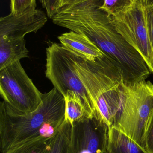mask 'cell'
Wrapping results in <instances>:
<instances>
[{"label": "cell", "instance_id": "6da1fadb", "mask_svg": "<svg viewBox=\"0 0 153 153\" xmlns=\"http://www.w3.org/2000/svg\"><path fill=\"white\" fill-rule=\"evenodd\" d=\"M102 2L89 0L62 7L52 18L53 22L88 37L120 69L125 82L146 80L152 72L140 54L117 31L109 15L100 9Z\"/></svg>", "mask_w": 153, "mask_h": 153}, {"label": "cell", "instance_id": "7a4b0ae2", "mask_svg": "<svg viewBox=\"0 0 153 153\" xmlns=\"http://www.w3.org/2000/svg\"><path fill=\"white\" fill-rule=\"evenodd\" d=\"M65 113L64 97L54 87L43 94L36 110L23 116L8 114L4 102H1V153L27 143L53 138L64 120Z\"/></svg>", "mask_w": 153, "mask_h": 153}, {"label": "cell", "instance_id": "3957f363", "mask_svg": "<svg viewBox=\"0 0 153 153\" xmlns=\"http://www.w3.org/2000/svg\"><path fill=\"white\" fill-rule=\"evenodd\" d=\"M76 70L96 115L111 126L119 110L122 72L106 54L94 61L77 56Z\"/></svg>", "mask_w": 153, "mask_h": 153}, {"label": "cell", "instance_id": "277c9868", "mask_svg": "<svg viewBox=\"0 0 153 153\" xmlns=\"http://www.w3.org/2000/svg\"><path fill=\"white\" fill-rule=\"evenodd\" d=\"M153 112V84L146 80L120 87V104L113 126L146 151V137Z\"/></svg>", "mask_w": 153, "mask_h": 153}, {"label": "cell", "instance_id": "5b68a950", "mask_svg": "<svg viewBox=\"0 0 153 153\" xmlns=\"http://www.w3.org/2000/svg\"><path fill=\"white\" fill-rule=\"evenodd\" d=\"M0 94L8 114L23 116L41 104V93L27 75L20 61L0 70Z\"/></svg>", "mask_w": 153, "mask_h": 153}, {"label": "cell", "instance_id": "8992f818", "mask_svg": "<svg viewBox=\"0 0 153 153\" xmlns=\"http://www.w3.org/2000/svg\"><path fill=\"white\" fill-rule=\"evenodd\" d=\"M77 56L61 45L52 43L46 48V76L64 97L68 91L74 92L81 100L91 117L96 115L92 102L76 70Z\"/></svg>", "mask_w": 153, "mask_h": 153}, {"label": "cell", "instance_id": "52a82bcc", "mask_svg": "<svg viewBox=\"0 0 153 153\" xmlns=\"http://www.w3.org/2000/svg\"><path fill=\"white\" fill-rule=\"evenodd\" d=\"M109 17L117 31L140 54L152 73L153 49L147 30L145 6L130 2Z\"/></svg>", "mask_w": 153, "mask_h": 153}, {"label": "cell", "instance_id": "ba28073f", "mask_svg": "<svg viewBox=\"0 0 153 153\" xmlns=\"http://www.w3.org/2000/svg\"><path fill=\"white\" fill-rule=\"evenodd\" d=\"M109 127L98 116L72 125L67 153H102L107 149Z\"/></svg>", "mask_w": 153, "mask_h": 153}, {"label": "cell", "instance_id": "9c48e42d", "mask_svg": "<svg viewBox=\"0 0 153 153\" xmlns=\"http://www.w3.org/2000/svg\"><path fill=\"white\" fill-rule=\"evenodd\" d=\"M47 21L44 12L36 10L20 15L10 13L0 19V38H22L36 33Z\"/></svg>", "mask_w": 153, "mask_h": 153}, {"label": "cell", "instance_id": "30bf717a", "mask_svg": "<svg viewBox=\"0 0 153 153\" xmlns=\"http://www.w3.org/2000/svg\"><path fill=\"white\" fill-rule=\"evenodd\" d=\"M61 45L78 57L94 61L105 54L85 35L71 31L58 37Z\"/></svg>", "mask_w": 153, "mask_h": 153}, {"label": "cell", "instance_id": "8fae6325", "mask_svg": "<svg viewBox=\"0 0 153 153\" xmlns=\"http://www.w3.org/2000/svg\"><path fill=\"white\" fill-rule=\"evenodd\" d=\"M28 53L24 38H0V70L28 57Z\"/></svg>", "mask_w": 153, "mask_h": 153}, {"label": "cell", "instance_id": "7c38bea8", "mask_svg": "<svg viewBox=\"0 0 153 153\" xmlns=\"http://www.w3.org/2000/svg\"><path fill=\"white\" fill-rule=\"evenodd\" d=\"M107 150L109 153H147L135 141L113 126L109 127Z\"/></svg>", "mask_w": 153, "mask_h": 153}, {"label": "cell", "instance_id": "4fadbf2b", "mask_svg": "<svg viewBox=\"0 0 153 153\" xmlns=\"http://www.w3.org/2000/svg\"><path fill=\"white\" fill-rule=\"evenodd\" d=\"M64 98L65 120L69 121L72 125L84 118L91 117L86 111L81 100L74 92L68 91Z\"/></svg>", "mask_w": 153, "mask_h": 153}, {"label": "cell", "instance_id": "5bb4252c", "mask_svg": "<svg viewBox=\"0 0 153 153\" xmlns=\"http://www.w3.org/2000/svg\"><path fill=\"white\" fill-rule=\"evenodd\" d=\"M72 125L64 120L53 138L49 153H67L71 138Z\"/></svg>", "mask_w": 153, "mask_h": 153}, {"label": "cell", "instance_id": "9a60e30c", "mask_svg": "<svg viewBox=\"0 0 153 153\" xmlns=\"http://www.w3.org/2000/svg\"><path fill=\"white\" fill-rule=\"evenodd\" d=\"M54 137L47 140L24 144L12 148L5 153H49Z\"/></svg>", "mask_w": 153, "mask_h": 153}, {"label": "cell", "instance_id": "2e32d148", "mask_svg": "<svg viewBox=\"0 0 153 153\" xmlns=\"http://www.w3.org/2000/svg\"><path fill=\"white\" fill-rule=\"evenodd\" d=\"M11 13L20 15L36 10V0H10Z\"/></svg>", "mask_w": 153, "mask_h": 153}, {"label": "cell", "instance_id": "e0dca14e", "mask_svg": "<svg viewBox=\"0 0 153 153\" xmlns=\"http://www.w3.org/2000/svg\"><path fill=\"white\" fill-rule=\"evenodd\" d=\"M130 2V0H102L99 8L109 16H111Z\"/></svg>", "mask_w": 153, "mask_h": 153}, {"label": "cell", "instance_id": "ac0fdd59", "mask_svg": "<svg viewBox=\"0 0 153 153\" xmlns=\"http://www.w3.org/2000/svg\"><path fill=\"white\" fill-rule=\"evenodd\" d=\"M46 11L48 17L52 19L61 8V0H39Z\"/></svg>", "mask_w": 153, "mask_h": 153}, {"label": "cell", "instance_id": "d6986e66", "mask_svg": "<svg viewBox=\"0 0 153 153\" xmlns=\"http://www.w3.org/2000/svg\"><path fill=\"white\" fill-rule=\"evenodd\" d=\"M147 30L153 49V3L145 6Z\"/></svg>", "mask_w": 153, "mask_h": 153}, {"label": "cell", "instance_id": "ffe728a7", "mask_svg": "<svg viewBox=\"0 0 153 153\" xmlns=\"http://www.w3.org/2000/svg\"><path fill=\"white\" fill-rule=\"evenodd\" d=\"M146 151L147 153H153V112L146 135Z\"/></svg>", "mask_w": 153, "mask_h": 153}, {"label": "cell", "instance_id": "44dd1931", "mask_svg": "<svg viewBox=\"0 0 153 153\" xmlns=\"http://www.w3.org/2000/svg\"><path fill=\"white\" fill-rule=\"evenodd\" d=\"M89 0H61V8L66 5H73L85 2Z\"/></svg>", "mask_w": 153, "mask_h": 153}, {"label": "cell", "instance_id": "7402d4cb", "mask_svg": "<svg viewBox=\"0 0 153 153\" xmlns=\"http://www.w3.org/2000/svg\"><path fill=\"white\" fill-rule=\"evenodd\" d=\"M131 2L136 3L143 6H146L152 3L153 0H130Z\"/></svg>", "mask_w": 153, "mask_h": 153}, {"label": "cell", "instance_id": "603a6c76", "mask_svg": "<svg viewBox=\"0 0 153 153\" xmlns=\"http://www.w3.org/2000/svg\"><path fill=\"white\" fill-rule=\"evenodd\" d=\"M102 153H109L108 152V151H107V149L106 150H105V151H104V152H103Z\"/></svg>", "mask_w": 153, "mask_h": 153}, {"label": "cell", "instance_id": "cb8c5ba5", "mask_svg": "<svg viewBox=\"0 0 153 153\" xmlns=\"http://www.w3.org/2000/svg\"><path fill=\"white\" fill-rule=\"evenodd\" d=\"M152 73L153 74V66L152 71Z\"/></svg>", "mask_w": 153, "mask_h": 153}, {"label": "cell", "instance_id": "d4e9b609", "mask_svg": "<svg viewBox=\"0 0 153 153\" xmlns=\"http://www.w3.org/2000/svg\"><path fill=\"white\" fill-rule=\"evenodd\" d=\"M152 3H153V1H152Z\"/></svg>", "mask_w": 153, "mask_h": 153}]
</instances>
